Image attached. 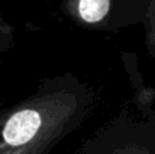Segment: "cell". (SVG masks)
<instances>
[{"instance_id":"1","label":"cell","mask_w":155,"mask_h":154,"mask_svg":"<svg viewBox=\"0 0 155 154\" xmlns=\"http://www.w3.org/2000/svg\"><path fill=\"white\" fill-rule=\"evenodd\" d=\"M98 100L72 73L44 79L36 91L0 113V154H44L74 130Z\"/></svg>"},{"instance_id":"3","label":"cell","mask_w":155,"mask_h":154,"mask_svg":"<svg viewBox=\"0 0 155 154\" xmlns=\"http://www.w3.org/2000/svg\"><path fill=\"white\" fill-rule=\"evenodd\" d=\"M148 9L145 17V29H146V44L155 60V0H146Z\"/></svg>"},{"instance_id":"5","label":"cell","mask_w":155,"mask_h":154,"mask_svg":"<svg viewBox=\"0 0 155 154\" xmlns=\"http://www.w3.org/2000/svg\"><path fill=\"white\" fill-rule=\"evenodd\" d=\"M136 145H127V147H120V148H116L114 154H136Z\"/></svg>"},{"instance_id":"4","label":"cell","mask_w":155,"mask_h":154,"mask_svg":"<svg viewBox=\"0 0 155 154\" xmlns=\"http://www.w3.org/2000/svg\"><path fill=\"white\" fill-rule=\"evenodd\" d=\"M15 44V27L0 14V53L9 51Z\"/></svg>"},{"instance_id":"2","label":"cell","mask_w":155,"mask_h":154,"mask_svg":"<svg viewBox=\"0 0 155 154\" xmlns=\"http://www.w3.org/2000/svg\"><path fill=\"white\" fill-rule=\"evenodd\" d=\"M62 9L81 27L110 30L130 24L124 17V0H62Z\"/></svg>"}]
</instances>
